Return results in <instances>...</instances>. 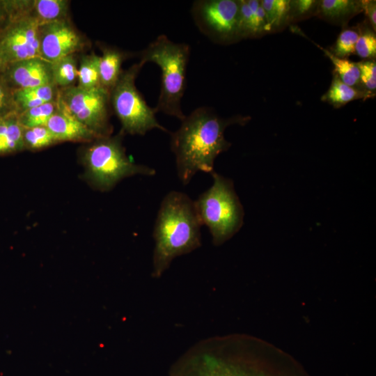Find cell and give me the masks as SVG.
Masks as SVG:
<instances>
[{
    "instance_id": "9a60e30c",
    "label": "cell",
    "mask_w": 376,
    "mask_h": 376,
    "mask_svg": "<svg viewBox=\"0 0 376 376\" xmlns=\"http://www.w3.org/2000/svg\"><path fill=\"white\" fill-rule=\"evenodd\" d=\"M59 88L54 84L14 89L13 96L17 114L58 99Z\"/></svg>"
},
{
    "instance_id": "ba28073f",
    "label": "cell",
    "mask_w": 376,
    "mask_h": 376,
    "mask_svg": "<svg viewBox=\"0 0 376 376\" xmlns=\"http://www.w3.org/2000/svg\"><path fill=\"white\" fill-rule=\"evenodd\" d=\"M58 106L99 136H109V91L100 86L84 89L77 86L61 88Z\"/></svg>"
},
{
    "instance_id": "f1b7e54d",
    "label": "cell",
    "mask_w": 376,
    "mask_h": 376,
    "mask_svg": "<svg viewBox=\"0 0 376 376\" xmlns=\"http://www.w3.org/2000/svg\"><path fill=\"white\" fill-rule=\"evenodd\" d=\"M355 53L362 58H374L376 56V37L373 31L360 33L355 45Z\"/></svg>"
},
{
    "instance_id": "2e32d148",
    "label": "cell",
    "mask_w": 376,
    "mask_h": 376,
    "mask_svg": "<svg viewBox=\"0 0 376 376\" xmlns=\"http://www.w3.org/2000/svg\"><path fill=\"white\" fill-rule=\"evenodd\" d=\"M127 54L116 48L105 47L102 48V55L100 56V86L110 92L118 81L123 70L121 66Z\"/></svg>"
},
{
    "instance_id": "ac0fdd59",
    "label": "cell",
    "mask_w": 376,
    "mask_h": 376,
    "mask_svg": "<svg viewBox=\"0 0 376 376\" xmlns=\"http://www.w3.org/2000/svg\"><path fill=\"white\" fill-rule=\"evenodd\" d=\"M70 2L66 0L31 1L29 16L39 24L67 19Z\"/></svg>"
},
{
    "instance_id": "4dcf8cb0",
    "label": "cell",
    "mask_w": 376,
    "mask_h": 376,
    "mask_svg": "<svg viewBox=\"0 0 376 376\" xmlns=\"http://www.w3.org/2000/svg\"><path fill=\"white\" fill-rule=\"evenodd\" d=\"M361 6L362 11H364L375 32L376 31V1L373 0L361 1Z\"/></svg>"
},
{
    "instance_id": "4fadbf2b",
    "label": "cell",
    "mask_w": 376,
    "mask_h": 376,
    "mask_svg": "<svg viewBox=\"0 0 376 376\" xmlns=\"http://www.w3.org/2000/svg\"><path fill=\"white\" fill-rule=\"evenodd\" d=\"M46 126L57 142L93 141L102 137L61 108L58 104Z\"/></svg>"
},
{
    "instance_id": "7402d4cb",
    "label": "cell",
    "mask_w": 376,
    "mask_h": 376,
    "mask_svg": "<svg viewBox=\"0 0 376 376\" xmlns=\"http://www.w3.org/2000/svg\"><path fill=\"white\" fill-rule=\"evenodd\" d=\"M52 81L59 89L74 86L77 80L78 67L74 54L50 63Z\"/></svg>"
},
{
    "instance_id": "d6986e66",
    "label": "cell",
    "mask_w": 376,
    "mask_h": 376,
    "mask_svg": "<svg viewBox=\"0 0 376 376\" xmlns=\"http://www.w3.org/2000/svg\"><path fill=\"white\" fill-rule=\"evenodd\" d=\"M371 97H373V95L348 86L334 73L331 86L327 92L322 95V100L335 108H339L351 101Z\"/></svg>"
},
{
    "instance_id": "603a6c76",
    "label": "cell",
    "mask_w": 376,
    "mask_h": 376,
    "mask_svg": "<svg viewBox=\"0 0 376 376\" xmlns=\"http://www.w3.org/2000/svg\"><path fill=\"white\" fill-rule=\"evenodd\" d=\"M100 56L94 53L81 58L77 74V86L84 89L100 87Z\"/></svg>"
},
{
    "instance_id": "d4e9b609",
    "label": "cell",
    "mask_w": 376,
    "mask_h": 376,
    "mask_svg": "<svg viewBox=\"0 0 376 376\" xmlns=\"http://www.w3.org/2000/svg\"><path fill=\"white\" fill-rule=\"evenodd\" d=\"M24 148L39 150L57 143L47 126L24 128L22 131Z\"/></svg>"
},
{
    "instance_id": "7c38bea8",
    "label": "cell",
    "mask_w": 376,
    "mask_h": 376,
    "mask_svg": "<svg viewBox=\"0 0 376 376\" xmlns=\"http://www.w3.org/2000/svg\"><path fill=\"white\" fill-rule=\"evenodd\" d=\"M8 65L6 76L15 86V89L54 84L50 63L41 58L26 59Z\"/></svg>"
},
{
    "instance_id": "9c48e42d",
    "label": "cell",
    "mask_w": 376,
    "mask_h": 376,
    "mask_svg": "<svg viewBox=\"0 0 376 376\" xmlns=\"http://www.w3.org/2000/svg\"><path fill=\"white\" fill-rule=\"evenodd\" d=\"M191 15L199 31L215 42L239 40L240 3L237 0H197Z\"/></svg>"
},
{
    "instance_id": "44dd1931",
    "label": "cell",
    "mask_w": 376,
    "mask_h": 376,
    "mask_svg": "<svg viewBox=\"0 0 376 376\" xmlns=\"http://www.w3.org/2000/svg\"><path fill=\"white\" fill-rule=\"evenodd\" d=\"M313 43L330 59L334 66V73L337 75L343 82L350 86L366 91L360 81V71L357 63L350 61L347 58H338L334 56L331 52L323 48L318 44L314 42Z\"/></svg>"
},
{
    "instance_id": "83f0119b",
    "label": "cell",
    "mask_w": 376,
    "mask_h": 376,
    "mask_svg": "<svg viewBox=\"0 0 376 376\" xmlns=\"http://www.w3.org/2000/svg\"><path fill=\"white\" fill-rule=\"evenodd\" d=\"M360 71V81L363 88L373 95L376 89V63L373 60L357 63Z\"/></svg>"
},
{
    "instance_id": "277c9868",
    "label": "cell",
    "mask_w": 376,
    "mask_h": 376,
    "mask_svg": "<svg viewBox=\"0 0 376 376\" xmlns=\"http://www.w3.org/2000/svg\"><path fill=\"white\" fill-rule=\"evenodd\" d=\"M189 55V45L175 42L165 35L157 36L139 53L141 63L152 62L161 70L160 93L155 110L180 120L185 117L181 101L186 88Z\"/></svg>"
},
{
    "instance_id": "f546056e",
    "label": "cell",
    "mask_w": 376,
    "mask_h": 376,
    "mask_svg": "<svg viewBox=\"0 0 376 376\" xmlns=\"http://www.w3.org/2000/svg\"><path fill=\"white\" fill-rule=\"evenodd\" d=\"M17 113L14 102L13 91H10L7 85L0 81V118Z\"/></svg>"
},
{
    "instance_id": "7a4b0ae2",
    "label": "cell",
    "mask_w": 376,
    "mask_h": 376,
    "mask_svg": "<svg viewBox=\"0 0 376 376\" xmlns=\"http://www.w3.org/2000/svg\"><path fill=\"white\" fill-rule=\"evenodd\" d=\"M248 120L249 118L242 116L223 118L206 107L185 116L179 128L171 133V149L182 184H189L198 171L210 174L214 171L216 157L230 146L224 137L226 128L236 123L244 125Z\"/></svg>"
},
{
    "instance_id": "8fae6325",
    "label": "cell",
    "mask_w": 376,
    "mask_h": 376,
    "mask_svg": "<svg viewBox=\"0 0 376 376\" xmlns=\"http://www.w3.org/2000/svg\"><path fill=\"white\" fill-rule=\"evenodd\" d=\"M38 36L41 56L49 63L73 54L84 47L81 36L68 19L39 24Z\"/></svg>"
},
{
    "instance_id": "ffe728a7",
    "label": "cell",
    "mask_w": 376,
    "mask_h": 376,
    "mask_svg": "<svg viewBox=\"0 0 376 376\" xmlns=\"http://www.w3.org/2000/svg\"><path fill=\"white\" fill-rule=\"evenodd\" d=\"M361 11V1L323 0L318 6V14L334 22L348 19Z\"/></svg>"
},
{
    "instance_id": "8992f818",
    "label": "cell",
    "mask_w": 376,
    "mask_h": 376,
    "mask_svg": "<svg viewBox=\"0 0 376 376\" xmlns=\"http://www.w3.org/2000/svg\"><path fill=\"white\" fill-rule=\"evenodd\" d=\"M88 178L101 191L112 189L123 179L135 175L152 176L153 168L131 161L122 144V135L105 136L93 141L83 155Z\"/></svg>"
},
{
    "instance_id": "52a82bcc",
    "label": "cell",
    "mask_w": 376,
    "mask_h": 376,
    "mask_svg": "<svg viewBox=\"0 0 376 376\" xmlns=\"http://www.w3.org/2000/svg\"><path fill=\"white\" fill-rule=\"evenodd\" d=\"M143 66L139 61L123 71L109 92L110 104L125 133L144 135L154 129L167 132L158 123L155 109L147 104L135 86L136 78Z\"/></svg>"
},
{
    "instance_id": "836d02e7",
    "label": "cell",
    "mask_w": 376,
    "mask_h": 376,
    "mask_svg": "<svg viewBox=\"0 0 376 376\" xmlns=\"http://www.w3.org/2000/svg\"><path fill=\"white\" fill-rule=\"evenodd\" d=\"M6 65V63L3 61L2 58L0 56V69L3 68Z\"/></svg>"
},
{
    "instance_id": "3957f363",
    "label": "cell",
    "mask_w": 376,
    "mask_h": 376,
    "mask_svg": "<svg viewBox=\"0 0 376 376\" xmlns=\"http://www.w3.org/2000/svg\"><path fill=\"white\" fill-rule=\"evenodd\" d=\"M201 226L194 201L188 195L171 191L164 196L153 230V278H160L175 258L201 246Z\"/></svg>"
},
{
    "instance_id": "30bf717a",
    "label": "cell",
    "mask_w": 376,
    "mask_h": 376,
    "mask_svg": "<svg viewBox=\"0 0 376 376\" xmlns=\"http://www.w3.org/2000/svg\"><path fill=\"white\" fill-rule=\"evenodd\" d=\"M13 19L0 39V56L6 65L29 58H42L38 22L29 15Z\"/></svg>"
},
{
    "instance_id": "e0dca14e",
    "label": "cell",
    "mask_w": 376,
    "mask_h": 376,
    "mask_svg": "<svg viewBox=\"0 0 376 376\" xmlns=\"http://www.w3.org/2000/svg\"><path fill=\"white\" fill-rule=\"evenodd\" d=\"M22 131L17 113L0 118V155L15 152L24 148Z\"/></svg>"
},
{
    "instance_id": "6da1fadb",
    "label": "cell",
    "mask_w": 376,
    "mask_h": 376,
    "mask_svg": "<svg viewBox=\"0 0 376 376\" xmlns=\"http://www.w3.org/2000/svg\"><path fill=\"white\" fill-rule=\"evenodd\" d=\"M170 376H310L289 353L263 338L242 334L196 344Z\"/></svg>"
},
{
    "instance_id": "4316f807",
    "label": "cell",
    "mask_w": 376,
    "mask_h": 376,
    "mask_svg": "<svg viewBox=\"0 0 376 376\" xmlns=\"http://www.w3.org/2000/svg\"><path fill=\"white\" fill-rule=\"evenodd\" d=\"M361 31L357 29H344L338 36L331 52L334 56L346 58L355 54V45Z\"/></svg>"
},
{
    "instance_id": "5bb4252c",
    "label": "cell",
    "mask_w": 376,
    "mask_h": 376,
    "mask_svg": "<svg viewBox=\"0 0 376 376\" xmlns=\"http://www.w3.org/2000/svg\"><path fill=\"white\" fill-rule=\"evenodd\" d=\"M240 38L256 36L269 31L265 14L260 1L240 0Z\"/></svg>"
},
{
    "instance_id": "5b68a950",
    "label": "cell",
    "mask_w": 376,
    "mask_h": 376,
    "mask_svg": "<svg viewBox=\"0 0 376 376\" xmlns=\"http://www.w3.org/2000/svg\"><path fill=\"white\" fill-rule=\"evenodd\" d=\"M212 186L194 201L203 225L207 227L215 246L231 238L242 226L244 210L231 180L213 171Z\"/></svg>"
},
{
    "instance_id": "cb8c5ba5",
    "label": "cell",
    "mask_w": 376,
    "mask_h": 376,
    "mask_svg": "<svg viewBox=\"0 0 376 376\" xmlns=\"http://www.w3.org/2000/svg\"><path fill=\"white\" fill-rule=\"evenodd\" d=\"M58 109L57 100L26 109L17 114L20 125L24 128L46 126L48 120Z\"/></svg>"
},
{
    "instance_id": "d6a6232c",
    "label": "cell",
    "mask_w": 376,
    "mask_h": 376,
    "mask_svg": "<svg viewBox=\"0 0 376 376\" xmlns=\"http://www.w3.org/2000/svg\"><path fill=\"white\" fill-rule=\"evenodd\" d=\"M7 3L3 1H0V24L5 19L6 17L8 15L9 10L11 8V3L8 2V6Z\"/></svg>"
},
{
    "instance_id": "484cf974",
    "label": "cell",
    "mask_w": 376,
    "mask_h": 376,
    "mask_svg": "<svg viewBox=\"0 0 376 376\" xmlns=\"http://www.w3.org/2000/svg\"><path fill=\"white\" fill-rule=\"evenodd\" d=\"M260 3L269 31L283 22L291 9V1L288 0H263Z\"/></svg>"
},
{
    "instance_id": "1f68e13d",
    "label": "cell",
    "mask_w": 376,
    "mask_h": 376,
    "mask_svg": "<svg viewBox=\"0 0 376 376\" xmlns=\"http://www.w3.org/2000/svg\"><path fill=\"white\" fill-rule=\"evenodd\" d=\"M317 1L313 0H297L291 1V8H295L296 14L302 15L308 13L315 6Z\"/></svg>"
}]
</instances>
